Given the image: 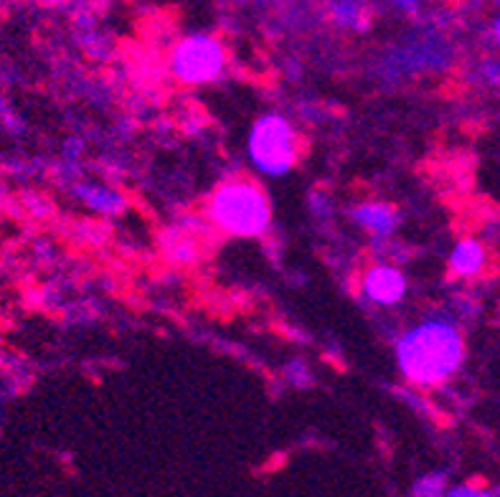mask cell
<instances>
[{
    "label": "cell",
    "mask_w": 500,
    "mask_h": 497,
    "mask_svg": "<svg viewBox=\"0 0 500 497\" xmlns=\"http://www.w3.org/2000/svg\"><path fill=\"white\" fill-rule=\"evenodd\" d=\"M465 360V337L450 320H424L396 343V363L417 386H440L453 378Z\"/></svg>",
    "instance_id": "6da1fadb"
},
{
    "label": "cell",
    "mask_w": 500,
    "mask_h": 497,
    "mask_svg": "<svg viewBox=\"0 0 500 497\" xmlns=\"http://www.w3.org/2000/svg\"><path fill=\"white\" fill-rule=\"evenodd\" d=\"M211 221L232 236H259L267 232L272 221V206L267 193L255 183L236 178L216 188L209 206Z\"/></svg>",
    "instance_id": "7a4b0ae2"
},
{
    "label": "cell",
    "mask_w": 500,
    "mask_h": 497,
    "mask_svg": "<svg viewBox=\"0 0 500 497\" xmlns=\"http://www.w3.org/2000/svg\"><path fill=\"white\" fill-rule=\"evenodd\" d=\"M297 132L282 115H265L255 122L249 132V160L259 173H290L297 162Z\"/></svg>",
    "instance_id": "3957f363"
},
{
    "label": "cell",
    "mask_w": 500,
    "mask_h": 497,
    "mask_svg": "<svg viewBox=\"0 0 500 497\" xmlns=\"http://www.w3.org/2000/svg\"><path fill=\"white\" fill-rule=\"evenodd\" d=\"M224 47L211 38V36H191L183 38L173 51V67L175 79H181L183 84H209L214 81L224 69Z\"/></svg>",
    "instance_id": "277c9868"
},
{
    "label": "cell",
    "mask_w": 500,
    "mask_h": 497,
    "mask_svg": "<svg viewBox=\"0 0 500 497\" xmlns=\"http://www.w3.org/2000/svg\"><path fill=\"white\" fill-rule=\"evenodd\" d=\"M361 289L373 305L391 307L396 302L404 300V295H407V277L396 266L376 264L363 274Z\"/></svg>",
    "instance_id": "5b68a950"
},
{
    "label": "cell",
    "mask_w": 500,
    "mask_h": 497,
    "mask_svg": "<svg viewBox=\"0 0 500 497\" xmlns=\"http://www.w3.org/2000/svg\"><path fill=\"white\" fill-rule=\"evenodd\" d=\"M350 219L356 221L359 229L373 233V239H389L399 229V209L391 203H381V201L356 206Z\"/></svg>",
    "instance_id": "8992f818"
},
{
    "label": "cell",
    "mask_w": 500,
    "mask_h": 497,
    "mask_svg": "<svg viewBox=\"0 0 500 497\" xmlns=\"http://www.w3.org/2000/svg\"><path fill=\"white\" fill-rule=\"evenodd\" d=\"M488 269V249L477 239H463L454 243L450 254V272L460 279H475Z\"/></svg>",
    "instance_id": "52a82bcc"
},
{
    "label": "cell",
    "mask_w": 500,
    "mask_h": 497,
    "mask_svg": "<svg viewBox=\"0 0 500 497\" xmlns=\"http://www.w3.org/2000/svg\"><path fill=\"white\" fill-rule=\"evenodd\" d=\"M74 196L79 198L87 209L105 213V216H115V213L125 209V196L115 188H107V185L79 183L74 185Z\"/></svg>",
    "instance_id": "ba28073f"
},
{
    "label": "cell",
    "mask_w": 500,
    "mask_h": 497,
    "mask_svg": "<svg viewBox=\"0 0 500 497\" xmlns=\"http://www.w3.org/2000/svg\"><path fill=\"white\" fill-rule=\"evenodd\" d=\"M193 242L191 239H186V236H181V233H173V239H171V243H168V254L173 256L175 262H183V264H188V262H193Z\"/></svg>",
    "instance_id": "9c48e42d"
},
{
    "label": "cell",
    "mask_w": 500,
    "mask_h": 497,
    "mask_svg": "<svg viewBox=\"0 0 500 497\" xmlns=\"http://www.w3.org/2000/svg\"><path fill=\"white\" fill-rule=\"evenodd\" d=\"M444 497H500V487L490 490V487L477 485V482H467V485H457L453 490H447Z\"/></svg>",
    "instance_id": "30bf717a"
},
{
    "label": "cell",
    "mask_w": 500,
    "mask_h": 497,
    "mask_svg": "<svg viewBox=\"0 0 500 497\" xmlns=\"http://www.w3.org/2000/svg\"><path fill=\"white\" fill-rule=\"evenodd\" d=\"M414 497H444V477L443 474H432L427 480H422L417 485Z\"/></svg>",
    "instance_id": "8fae6325"
},
{
    "label": "cell",
    "mask_w": 500,
    "mask_h": 497,
    "mask_svg": "<svg viewBox=\"0 0 500 497\" xmlns=\"http://www.w3.org/2000/svg\"><path fill=\"white\" fill-rule=\"evenodd\" d=\"M480 74H483V81L488 87H500V64L498 61H485L480 67Z\"/></svg>",
    "instance_id": "7c38bea8"
}]
</instances>
